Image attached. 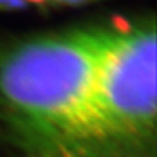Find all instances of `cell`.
<instances>
[{
    "label": "cell",
    "mask_w": 157,
    "mask_h": 157,
    "mask_svg": "<svg viewBox=\"0 0 157 157\" xmlns=\"http://www.w3.org/2000/svg\"><path fill=\"white\" fill-rule=\"evenodd\" d=\"M109 30L92 25L0 44V120L24 157H116L94 120Z\"/></svg>",
    "instance_id": "obj_1"
},
{
    "label": "cell",
    "mask_w": 157,
    "mask_h": 157,
    "mask_svg": "<svg viewBox=\"0 0 157 157\" xmlns=\"http://www.w3.org/2000/svg\"><path fill=\"white\" fill-rule=\"evenodd\" d=\"M156 22H112L94 87L101 142L116 157H139L156 131Z\"/></svg>",
    "instance_id": "obj_2"
},
{
    "label": "cell",
    "mask_w": 157,
    "mask_h": 157,
    "mask_svg": "<svg viewBox=\"0 0 157 157\" xmlns=\"http://www.w3.org/2000/svg\"><path fill=\"white\" fill-rule=\"evenodd\" d=\"M98 0H0V11H19L29 8L77 7Z\"/></svg>",
    "instance_id": "obj_3"
}]
</instances>
